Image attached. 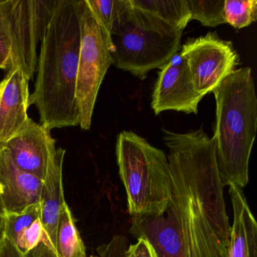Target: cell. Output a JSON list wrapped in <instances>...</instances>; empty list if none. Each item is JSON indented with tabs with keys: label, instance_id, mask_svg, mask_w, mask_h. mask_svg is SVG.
I'll list each match as a JSON object with an SVG mask.
<instances>
[{
	"label": "cell",
	"instance_id": "6da1fadb",
	"mask_svg": "<svg viewBox=\"0 0 257 257\" xmlns=\"http://www.w3.org/2000/svg\"><path fill=\"white\" fill-rule=\"evenodd\" d=\"M172 181L162 214L132 216L129 231L157 257H227L231 226L214 142L203 126L186 133L162 129Z\"/></svg>",
	"mask_w": 257,
	"mask_h": 257
},
{
	"label": "cell",
	"instance_id": "7a4b0ae2",
	"mask_svg": "<svg viewBox=\"0 0 257 257\" xmlns=\"http://www.w3.org/2000/svg\"><path fill=\"white\" fill-rule=\"evenodd\" d=\"M80 44L77 0H56L41 41L31 95L40 124L49 130L79 125L76 90Z\"/></svg>",
	"mask_w": 257,
	"mask_h": 257
},
{
	"label": "cell",
	"instance_id": "3957f363",
	"mask_svg": "<svg viewBox=\"0 0 257 257\" xmlns=\"http://www.w3.org/2000/svg\"><path fill=\"white\" fill-rule=\"evenodd\" d=\"M216 125L213 139L222 186L243 189L257 129V98L252 70L237 69L213 91Z\"/></svg>",
	"mask_w": 257,
	"mask_h": 257
},
{
	"label": "cell",
	"instance_id": "277c9868",
	"mask_svg": "<svg viewBox=\"0 0 257 257\" xmlns=\"http://www.w3.org/2000/svg\"><path fill=\"white\" fill-rule=\"evenodd\" d=\"M115 155L131 216L162 214L172 195L168 156L128 131L117 137Z\"/></svg>",
	"mask_w": 257,
	"mask_h": 257
},
{
	"label": "cell",
	"instance_id": "5b68a950",
	"mask_svg": "<svg viewBox=\"0 0 257 257\" xmlns=\"http://www.w3.org/2000/svg\"><path fill=\"white\" fill-rule=\"evenodd\" d=\"M183 32L131 3L109 34L112 65L144 80L180 52Z\"/></svg>",
	"mask_w": 257,
	"mask_h": 257
},
{
	"label": "cell",
	"instance_id": "8992f818",
	"mask_svg": "<svg viewBox=\"0 0 257 257\" xmlns=\"http://www.w3.org/2000/svg\"><path fill=\"white\" fill-rule=\"evenodd\" d=\"M81 44L76 97L79 125L89 130L100 85L112 64L110 38L93 14L85 0H77Z\"/></svg>",
	"mask_w": 257,
	"mask_h": 257
},
{
	"label": "cell",
	"instance_id": "52a82bcc",
	"mask_svg": "<svg viewBox=\"0 0 257 257\" xmlns=\"http://www.w3.org/2000/svg\"><path fill=\"white\" fill-rule=\"evenodd\" d=\"M55 2L56 0H10L7 10L11 43L9 70L20 69L29 81L37 70V47L46 34Z\"/></svg>",
	"mask_w": 257,
	"mask_h": 257
},
{
	"label": "cell",
	"instance_id": "ba28073f",
	"mask_svg": "<svg viewBox=\"0 0 257 257\" xmlns=\"http://www.w3.org/2000/svg\"><path fill=\"white\" fill-rule=\"evenodd\" d=\"M180 52L187 63L195 90L203 97L212 93L240 64L231 42L219 38L216 32L189 39Z\"/></svg>",
	"mask_w": 257,
	"mask_h": 257
},
{
	"label": "cell",
	"instance_id": "9c48e42d",
	"mask_svg": "<svg viewBox=\"0 0 257 257\" xmlns=\"http://www.w3.org/2000/svg\"><path fill=\"white\" fill-rule=\"evenodd\" d=\"M152 94L151 107L156 115L164 111L198 114L200 95L191 78L186 60L178 52L161 67Z\"/></svg>",
	"mask_w": 257,
	"mask_h": 257
},
{
	"label": "cell",
	"instance_id": "30bf717a",
	"mask_svg": "<svg viewBox=\"0 0 257 257\" xmlns=\"http://www.w3.org/2000/svg\"><path fill=\"white\" fill-rule=\"evenodd\" d=\"M55 144L51 131L29 117L23 128L1 147L21 170L43 181L56 152Z\"/></svg>",
	"mask_w": 257,
	"mask_h": 257
},
{
	"label": "cell",
	"instance_id": "8fae6325",
	"mask_svg": "<svg viewBox=\"0 0 257 257\" xmlns=\"http://www.w3.org/2000/svg\"><path fill=\"white\" fill-rule=\"evenodd\" d=\"M43 180L21 170L0 147V210L19 213L40 203Z\"/></svg>",
	"mask_w": 257,
	"mask_h": 257
},
{
	"label": "cell",
	"instance_id": "7c38bea8",
	"mask_svg": "<svg viewBox=\"0 0 257 257\" xmlns=\"http://www.w3.org/2000/svg\"><path fill=\"white\" fill-rule=\"evenodd\" d=\"M31 106L29 80L19 68H10L0 82V147L26 124Z\"/></svg>",
	"mask_w": 257,
	"mask_h": 257
},
{
	"label": "cell",
	"instance_id": "4fadbf2b",
	"mask_svg": "<svg viewBox=\"0 0 257 257\" xmlns=\"http://www.w3.org/2000/svg\"><path fill=\"white\" fill-rule=\"evenodd\" d=\"M65 153L64 149H57L48 167L40 200L41 222L48 246L55 254L60 213L66 203L63 188V164Z\"/></svg>",
	"mask_w": 257,
	"mask_h": 257
},
{
	"label": "cell",
	"instance_id": "5bb4252c",
	"mask_svg": "<svg viewBox=\"0 0 257 257\" xmlns=\"http://www.w3.org/2000/svg\"><path fill=\"white\" fill-rule=\"evenodd\" d=\"M234 212L227 257H257V223L243 191L229 186Z\"/></svg>",
	"mask_w": 257,
	"mask_h": 257
},
{
	"label": "cell",
	"instance_id": "9a60e30c",
	"mask_svg": "<svg viewBox=\"0 0 257 257\" xmlns=\"http://www.w3.org/2000/svg\"><path fill=\"white\" fill-rule=\"evenodd\" d=\"M3 216L4 235L22 253L28 256L41 243H46L49 247L41 222L40 203L30 206L22 213H3Z\"/></svg>",
	"mask_w": 257,
	"mask_h": 257
},
{
	"label": "cell",
	"instance_id": "2e32d148",
	"mask_svg": "<svg viewBox=\"0 0 257 257\" xmlns=\"http://www.w3.org/2000/svg\"><path fill=\"white\" fill-rule=\"evenodd\" d=\"M131 3L180 31H184L191 21L187 0H131Z\"/></svg>",
	"mask_w": 257,
	"mask_h": 257
},
{
	"label": "cell",
	"instance_id": "e0dca14e",
	"mask_svg": "<svg viewBox=\"0 0 257 257\" xmlns=\"http://www.w3.org/2000/svg\"><path fill=\"white\" fill-rule=\"evenodd\" d=\"M57 257H87L85 246L67 203L60 213L56 240Z\"/></svg>",
	"mask_w": 257,
	"mask_h": 257
},
{
	"label": "cell",
	"instance_id": "ac0fdd59",
	"mask_svg": "<svg viewBox=\"0 0 257 257\" xmlns=\"http://www.w3.org/2000/svg\"><path fill=\"white\" fill-rule=\"evenodd\" d=\"M90 10L103 29L110 34L114 25L118 22L131 6L130 0H85Z\"/></svg>",
	"mask_w": 257,
	"mask_h": 257
},
{
	"label": "cell",
	"instance_id": "d6986e66",
	"mask_svg": "<svg viewBox=\"0 0 257 257\" xmlns=\"http://www.w3.org/2000/svg\"><path fill=\"white\" fill-rule=\"evenodd\" d=\"M224 2L225 0H187L191 21H198L209 28L224 25Z\"/></svg>",
	"mask_w": 257,
	"mask_h": 257
},
{
	"label": "cell",
	"instance_id": "ffe728a7",
	"mask_svg": "<svg viewBox=\"0 0 257 257\" xmlns=\"http://www.w3.org/2000/svg\"><path fill=\"white\" fill-rule=\"evenodd\" d=\"M224 17L225 24L234 29L249 26L256 21V0H225Z\"/></svg>",
	"mask_w": 257,
	"mask_h": 257
},
{
	"label": "cell",
	"instance_id": "44dd1931",
	"mask_svg": "<svg viewBox=\"0 0 257 257\" xmlns=\"http://www.w3.org/2000/svg\"><path fill=\"white\" fill-rule=\"evenodd\" d=\"M127 240L121 234L115 235L110 241L97 247V255L93 257H125Z\"/></svg>",
	"mask_w": 257,
	"mask_h": 257
},
{
	"label": "cell",
	"instance_id": "7402d4cb",
	"mask_svg": "<svg viewBox=\"0 0 257 257\" xmlns=\"http://www.w3.org/2000/svg\"><path fill=\"white\" fill-rule=\"evenodd\" d=\"M9 4L10 0H0V52H2L9 58L10 61L11 43L9 36V23L7 19Z\"/></svg>",
	"mask_w": 257,
	"mask_h": 257
},
{
	"label": "cell",
	"instance_id": "603a6c76",
	"mask_svg": "<svg viewBox=\"0 0 257 257\" xmlns=\"http://www.w3.org/2000/svg\"><path fill=\"white\" fill-rule=\"evenodd\" d=\"M125 257H157V255L147 240L139 238L136 243L127 246Z\"/></svg>",
	"mask_w": 257,
	"mask_h": 257
},
{
	"label": "cell",
	"instance_id": "cb8c5ba5",
	"mask_svg": "<svg viewBox=\"0 0 257 257\" xmlns=\"http://www.w3.org/2000/svg\"><path fill=\"white\" fill-rule=\"evenodd\" d=\"M0 257H28L5 235L0 240Z\"/></svg>",
	"mask_w": 257,
	"mask_h": 257
},
{
	"label": "cell",
	"instance_id": "d4e9b609",
	"mask_svg": "<svg viewBox=\"0 0 257 257\" xmlns=\"http://www.w3.org/2000/svg\"><path fill=\"white\" fill-rule=\"evenodd\" d=\"M9 68H10L9 58L2 52H0V69L7 71Z\"/></svg>",
	"mask_w": 257,
	"mask_h": 257
},
{
	"label": "cell",
	"instance_id": "484cf974",
	"mask_svg": "<svg viewBox=\"0 0 257 257\" xmlns=\"http://www.w3.org/2000/svg\"><path fill=\"white\" fill-rule=\"evenodd\" d=\"M4 234V216L3 213L0 210V240L2 238Z\"/></svg>",
	"mask_w": 257,
	"mask_h": 257
}]
</instances>
